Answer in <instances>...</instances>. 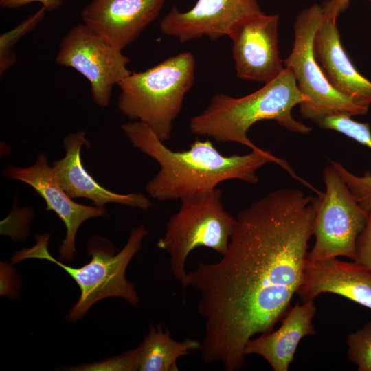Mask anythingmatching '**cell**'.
Wrapping results in <instances>:
<instances>
[{"label": "cell", "instance_id": "3", "mask_svg": "<svg viewBox=\"0 0 371 371\" xmlns=\"http://www.w3.org/2000/svg\"><path fill=\"white\" fill-rule=\"evenodd\" d=\"M305 101L293 71L285 67L279 76L249 95H214L207 107L190 120L189 128L193 134L218 142H236L259 150L247 136L257 122L276 120L287 130L303 135L311 131V127L296 120L291 113L295 106Z\"/></svg>", "mask_w": 371, "mask_h": 371}, {"label": "cell", "instance_id": "7", "mask_svg": "<svg viewBox=\"0 0 371 371\" xmlns=\"http://www.w3.org/2000/svg\"><path fill=\"white\" fill-rule=\"evenodd\" d=\"M322 6L314 4L296 19L293 49L284 60L293 73L306 101L300 104L301 115L315 123L330 115H365L369 106L335 90L322 71L313 50L315 33L324 18Z\"/></svg>", "mask_w": 371, "mask_h": 371}, {"label": "cell", "instance_id": "17", "mask_svg": "<svg viewBox=\"0 0 371 371\" xmlns=\"http://www.w3.org/2000/svg\"><path fill=\"white\" fill-rule=\"evenodd\" d=\"M316 311L313 301L297 303L281 320L278 330L251 339L245 346V355H258L273 370L287 371L300 341L315 333L312 320Z\"/></svg>", "mask_w": 371, "mask_h": 371}, {"label": "cell", "instance_id": "8", "mask_svg": "<svg viewBox=\"0 0 371 371\" xmlns=\"http://www.w3.org/2000/svg\"><path fill=\"white\" fill-rule=\"evenodd\" d=\"M323 178L326 191L315 198V240L307 260L345 256L354 260L356 240L366 225L368 212L355 201L331 164L324 168Z\"/></svg>", "mask_w": 371, "mask_h": 371}, {"label": "cell", "instance_id": "12", "mask_svg": "<svg viewBox=\"0 0 371 371\" xmlns=\"http://www.w3.org/2000/svg\"><path fill=\"white\" fill-rule=\"evenodd\" d=\"M260 12L257 0H198L187 12L172 7L159 27L161 32L181 42L203 36L215 40L228 36L237 23Z\"/></svg>", "mask_w": 371, "mask_h": 371}, {"label": "cell", "instance_id": "5", "mask_svg": "<svg viewBox=\"0 0 371 371\" xmlns=\"http://www.w3.org/2000/svg\"><path fill=\"white\" fill-rule=\"evenodd\" d=\"M195 58L184 52L122 80L117 106L130 121L150 128L164 142L171 137L186 94L193 85Z\"/></svg>", "mask_w": 371, "mask_h": 371}, {"label": "cell", "instance_id": "23", "mask_svg": "<svg viewBox=\"0 0 371 371\" xmlns=\"http://www.w3.org/2000/svg\"><path fill=\"white\" fill-rule=\"evenodd\" d=\"M141 345L119 356L105 359L101 362L82 364L74 367L73 370H139Z\"/></svg>", "mask_w": 371, "mask_h": 371}, {"label": "cell", "instance_id": "13", "mask_svg": "<svg viewBox=\"0 0 371 371\" xmlns=\"http://www.w3.org/2000/svg\"><path fill=\"white\" fill-rule=\"evenodd\" d=\"M166 0H92L81 12L82 23L122 51L159 15Z\"/></svg>", "mask_w": 371, "mask_h": 371}, {"label": "cell", "instance_id": "9", "mask_svg": "<svg viewBox=\"0 0 371 371\" xmlns=\"http://www.w3.org/2000/svg\"><path fill=\"white\" fill-rule=\"evenodd\" d=\"M84 23L72 27L63 38L56 61L73 68L89 82L95 104L106 107L112 89L131 72L129 58Z\"/></svg>", "mask_w": 371, "mask_h": 371}, {"label": "cell", "instance_id": "24", "mask_svg": "<svg viewBox=\"0 0 371 371\" xmlns=\"http://www.w3.org/2000/svg\"><path fill=\"white\" fill-rule=\"evenodd\" d=\"M353 261L371 271V210L366 225L357 238Z\"/></svg>", "mask_w": 371, "mask_h": 371}, {"label": "cell", "instance_id": "14", "mask_svg": "<svg viewBox=\"0 0 371 371\" xmlns=\"http://www.w3.org/2000/svg\"><path fill=\"white\" fill-rule=\"evenodd\" d=\"M63 143L65 155L54 161L52 168L59 184L70 198L89 199L98 207L117 203L146 210L153 205L142 193L121 194L104 188L87 172L82 162L81 149L83 146L89 148L91 144L85 131L70 133Z\"/></svg>", "mask_w": 371, "mask_h": 371}, {"label": "cell", "instance_id": "11", "mask_svg": "<svg viewBox=\"0 0 371 371\" xmlns=\"http://www.w3.org/2000/svg\"><path fill=\"white\" fill-rule=\"evenodd\" d=\"M3 175L31 186L45 201L46 210L54 212L64 223L66 236L59 251L60 258L66 261L74 259L76 251V236L82 223L89 218L108 215L104 207L74 202L59 184L44 152L40 153L36 162L29 167L7 164L3 168Z\"/></svg>", "mask_w": 371, "mask_h": 371}, {"label": "cell", "instance_id": "15", "mask_svg": "<svg viewBox=\"0 0 371 371\" xmlns=\"http://www.w3.org/2000/svg\"><path fill=\"white\" fill-rule=\"evenodd\" d=\"M324 293L341 295L371 309V271L337 257L306 259L296 294L302 302H307Z\"/></svg>", "mask_w": 371, "mask_h": 371}, {"label": "cell", "instance_id": "4", "mask_svg": "<svg viewBox=\"0 0 371 371\" xmlns=\"http://www.w3.org/2000/svg\"><path fill=\"white\" fill-rule=\"evenodd\" d=\"M148 234L144 225L134 228L123 249L115 254L113 244L100 236H92L87 244L91 261L80 267L65 265L48 251L49 235L36 236L37 243L23 248L12 258V263L29 258L46 260L63 268L76 282L80 290L78 301L71 308L66 319H80L95 302L110 297L124 299L133 306L139 302L134 285L125 277L126 268L134 255L141 249L144 238Z\"/></svg>", "mask_w": 371, "mask_h": 371}, {"label": "cell", "instance_id": "16", "mask_svg": "<svg viewBox=\"0 0 371 371\" xmlns=\"http://www.w3.org/2000/svg\"><path fill=\"white\" fill-rule=\"evenodd\" d=\"M313 50L330 85L340 93L370 106L371 82L357 70L344 49L335 19L324 16L315 35Z\"/></svg>", "mask_w": 371, "mask_h": 371}, {"label": "cell", "instance_id": "20", "mask_svg": "<svg viewBox=\"0 0 371 371\" xmlns=\"http://www.w3.org/2000/svg\"><path fill=\"white\" fill-rule=\"evenodd\" d=\"M322 128L333 130L371 148V131L368 123L355 121L350 115H330L317 123Z\"/></svg>", "mask_w": 371, "mask_h": 371}, {"label": "cell", "instance_id": "10", "mask_svg": "<svg viewBox=\"0 0 371 371\" xmlns=\"http://www.w3.org/2000/svg\"><path fill=\"white\" fill-rule=\"evenodd\" d=\"M278 15L262 12L237 23L228 36L236 75L240 78L269 82L284 70L278 49Z\"/></svg>", "mask_w": 371, "mask_h": 371}, {"label": "cell", "instance_id": "27", "mask_svg": "<svg viewBox=\"0 0 371 371\" xmlns=\"http://www.w3.org/2000/svg\"><path fill=\"white\" fill-rule=\"evenodd\" d=\"M371 3V0H368Z\"/></svg>", "mask_w": 371, "mask_h": 371}, {"label": "cell", "instance_id": "19", "mask_svg": "<svg viewBox=\"0 0 371 371\" xmlns=\"http://www.w3.org/2000/svg\"><path fill=\"white\" fill-rule=\"evenodd\" d=\"M47 10L42 7L34 14L23 21L13 30L0 37V74L1 76L16 61L14 47L18 41L34 29L44 18Z\"/></svg>", "mask_w": 371, "mask_h": 371}, {"label": "cell", "instance_id": "18", "mask_svg": "<svg viewBox=\"0 0 371 371\" xmlns=\"http://www.w3.org/2000/svg\"><path fill=\"white\" fill-rule=\"evenodd\" d=\"M140 345L139 370L178 371L177 359L199 349L201 343L191 339L181 341L174 340L170 331H164L161 325H159L150 328Z\"/></svg>", "mask_w": 371, "mask_h": 371}, {"label": "cell", "instance_id": "2", "mask_svg": "<svg viewBox=\"0 0 371 371\" xmlns=\"http://www.w3.org/2000/svg\"><path fill=\"white\" fill-rule=\"evenodd\" d=\"M132 145L155 159L159 172L145 186L150 197L159 201L185 200L206 194L221 182L238 179L255 184L257 170L273 162L304 183L289 164L262 148L245 155H222L209 139H196L187 150L168 148L147 125L131 121L121 126Z\"/></svg>", "mask_w": 371, "mask_h": 371}, {"label": "cell", "instance_id": "1", "mask_svg": "<svg viewBox=\"0 0 371 371\" xmlns=\"http://www.w3.org/2000/svg\"><path fill=\"white\" fill-rule=\"evenodd\" d=\"M315 198L295 188L272 191L240 211L227 249L217 262H200L188 286L205 320L199 352L205 363L241 369L245 348L270 333L291 308L313 236Z\"/></svg>", "mask_w": 371, "mask_h": 371}, {"label": "cell", "instance_id": "22", "mask_svg": "<svg viewBox=\"0 0 371 371\" xmlns=\"http://www.w3.org/2000/svg\"><path fill=\"white\" fill-rule=\"evenodd\" d=\"M330 163L347 185L355 201L368 212L371 210V173L366 172L362 177L357 176L340 163L334 161Z\"/></svg>", "mask_w": 371, "mask_h": 371}, {"label": "cell", "instance_id": "26", "mask_svg": "<svg viewBox=\"0 0 371 371\" xmlns=\"http://www.w3.org/2000/svg\"><path fill=\"white\" fill-rule=\"evenodd\" d=\"M350 0H328L323 3L324 14L329 19H335L350 4Z\"/></svg>", "mask_w": 371, "mask_h": 371}, {"label": "cell", "instance_id": "6", "mask_svg": "<svg viewBox=\"0 0 371 371\" xmlns=\"http://www.w3.org/2000/svg\"><path fill=\"white\" fill-rule=\"evenodd\" d=\"M222 192L213 190L181 201L179 211L166 225L157 242L170 256V269L183 288L188 286L186 261L195 248L204 247L221 255L226 252L236 219L224 208Z\"/></svg>", "mask_w": 371, "mask_h": 371}, {"label": "cell", "instance_id": "25", "mask_svg": "<svg viewBox=\"0 0 371 371\" xmlns=\"http://www.w3.org/2000/svg\"><path fill=\"white\" fill-rule=\"evenodd\" d=\"M33 2L41 3L47 11L58 9L63 3V0H0V5L5 9H15Z\"/></svg>", "mask_w": 371, "mask_h": 371}, {"label": "cell", "instance_id": "21", "mask_svg": "<svg viewBox=\"0 0 371 371\" xmlns=\"http://www.w3.org/2000/svg\"><path fill=\"white\" fill-rule=\"evenodd\" d=\"M348 357L359 371H371V321L346 337Z\"/></svg>", "mask_w": 371, "mask_h": 371}]
</instances>
